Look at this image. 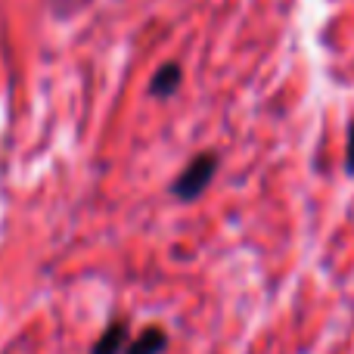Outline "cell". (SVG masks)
<instances>
[{
  "instance_id": "obj_1",
  "label": "cell",
  "mask_w": 354,
  "mask_h": 354,
  "mask_svg": "<svg viewBox=\"0 0 354 354\" xmlns=\"http://www.w3.org/2000/svg\"><path fill=\"white\" fill-rule=\"evenodd\" d=\"M214 171H218V159H214L212 153H202L199 159H193L187 168H183V174L174 180V196L177 199H196V196L202 193V189L212 183V177Z\"/></svg>"
},
{
  "instance_id": "obj_2",
  "label": "cell",
  "mask_w": 354,
  "mask_h": 354,
  "mask_svg": "<svg viewBox=\"0 0 354 354\" xmlns=\"http://www.w3.org/2000/svg\"><path fill=\"white\" fill-rule=\"evenodd\" d=\"M128 320H118V324H112L109 330L103 333V336L93 342V348L91 354H124V348L131 345V339H128Z\"/></svg>"
},
{
  "instance_id": "obj_3",
  "label": "cell",
  "mask_w": 354,
  "mask_h": 354,
  "mask_svg": "<svg viewBox=\"0 0 354 354\" xmlns=\"http://www.w3.org/2000/svg\"><path fill=\"white\" fill-rule=\"evenodd\" d=\"M165 348H168V333L162 326H149L137 339H131L124 354H162Z\"/></svg>"
},
{
  "instance_id": "obj_4",
  "label": "cell",
  "mask_w": 354,
  "mask_h": 354,
  "mask_svg": "<svg viewBox=\"0 0 354 354\" xmlns=\"http://www.w3.org/2000/svg\"><path fill=\"white\" fill-rule=\"evenodd\" d=\"M180 87V66H162L159 72H156L153 84H149V91L156 93V97H171V93Z\"/></svg>"
},
{
  "instance_id": "obj_5",
  "label": "cell",
  "mask_w": 354,
  "mask_h": 354,
  "mask_svg": "<svg viewBox=\"0 0 354 354\" xmlns=\"http://www.w3.org/2000/svg\"><path fill=\"white\" fill-rule=\"evenodd\" d=\"M345 168H348V174H354V122L348 128V149H345Z\"/></svg>"
}]
</instances>
